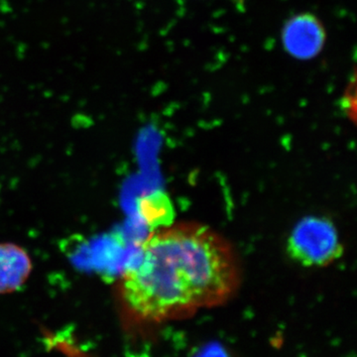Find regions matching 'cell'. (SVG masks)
Here are the masks:
<instances>
[{"mask_svg":"<svg viewBox=\"0 0 357 357\" xmlns=\"http://www.w3.org/2000/svg\"><path fill=\"white\" fill-rule=\"evenodd\" d=\"M167 199L161 192H153L138 201V213L143 222L152 229L166 227Z\"/></svg>","mask_w":357,"mask_h":357,"instance_id":"cell-5","label":"cell"},{"mask_svg":"<svg viewBox=\"0 0 357 357\" xmlns=\"http://www.w3.org/2000/svg\"><path fill=\"white\" fill-rule=\"evenodd\" d=\"M238 258L208 225L181 222L154 229L123 272L122 299L140 318H173L222 305L241 283Z\"/></svg>","mask_w":357,"mask_h":357,"instance_id":"cell-1","label":"cell"},{"mask_svg":"<svg viewBox=\"0 0 357 357\" xmlns=\"http://www.w3.org/2000/svg\"><path fill=\"white\" fill-rule=\"evenodd\" d=\"M32 270V259L26 249L13 243H0V295L20 291Z\"/></svg>","mask_w":357,"mask_h":357,"instance_id":"cell-4","label":"cell"},{"mask_svg":"<svg viewBox=\"0 0 357 357\" xmlns=\"http://www.w3.org/2000/svg\"><path fill=\"white\" fill-rule=\"evenodd\" d=\"M192 357H229L225 347L218 342H210L204 345Z\"/></svg>","mask_w":357,"mask_h":357,"instance_id":"cell-6","label":"cell"},{"mask_svg":"<svg viewBox=\"0 0 357 357\" xmlns=\"http://www.w3.org/2000/svg\"><path fill=\"white\" fill-rule=\"evenodd\" d=\"M281 42L290 57L298 61H311L325 48V25L311 13L296 14L283 25Z\"/></svg>","mask_w":357,"mask_h":357,"instance_id":"cell-3","label":"cell"},{"mask_svg":"<svg viewBox=\"0 0 357 357\" xmlns=\"http://www.w3.org/2000/svg\"><path fill=\"white\" fill-rule=\"evenodd\" d=\"M294 262L306 268L330 266L344 255L337 227L332 220L309 215L296 223L286 243Z\"/></svg>","mask_w":357,"mask_h":357,"instance_id":"cell-2","label":"cell"}]
</instances>
